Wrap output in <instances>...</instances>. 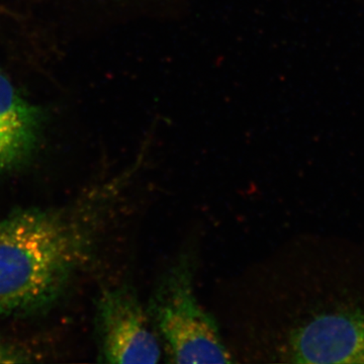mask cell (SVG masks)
Masks as SVG:
<instances>
[{
	"label": "cell",
	"mask_w": 364,
	"mask_h": 364,
	"mask_svg": "<svg viewBox=\"0 0 364 364\" xmlns=\"http://www.w3.org/2000/svg\"><path fill=\"white\" fill-rule=\"evenodd\" d=\"M248 282L235 314L234 359L364 364V239H299Z\"/></svg>",
	"instance_id": "obj_1"
},
{
	"label": "cell",
	"mask_w": 364,
	"mask_h": 364,
	"mask_svg": "<svg viewBox=\"0 0 364 364\" xmlns=\"http://www.w3.org/2000/svg\"><path fill=\"white\" fill-rule=\"evenodd\" d=\"M122 181L72 207L30 208L0 219V316L37 312L63 294L87 259Z\"/></svg>",
	"instance_id": "obj_2"
},
{
	"label": "cell",
	"mask_w": 364,
	"mask_h": 364,
	"mask_svg": "<svg viewBox=\"0 0 364 364\" xmlns=\"http://www.w3.org/2000/svg\"><path fill=\"white\" fill-rule=\"evenodd\" d=\"M195 251L184 250L157 277L148 315L171 363H234L219 322L196 296Z\"/></svg>",
	"instance_id": "obj_3"
},
{
	"label": "cell",
	"mask_w": 364,
	"mask_h": 364,
	"mask_svg": "<svg viewBox=\"0 0 364 364\" xmlns=\"http://www.w3.org/2000/svg\"><path fill=\"white\" fill-rule=\"evenodd\" d=\"M98 347L107 363H159L160 340L138 294L130 284L109 287L97 306Z\"/></svg>",
	"instance_id": "obj_4"
},
{
	"label": "cell",
	"mask_w": 364,
	"mask_h": 364,
	"mask_svg": "<svg viewBox=\"0 0 364 364\" xmlns=\"http://www.w3.org/2000/svg\"><path fill=\"white\" fill-rule=\"evenodd\" d=\"M45 124V112L0 71V173L20 166L38 144Z\"/></svg>",
	"instance_id": "obj_5"
},
{
	"label": "cell",
	"mask_w": 364,
	"mask_h": 364,
	"mask_svg": "<svg viewBox=\"0 0 364 364\" xmlns=\"http://www.w3.org/2000/svg\"><path fill=\"white\" fill-rule=\"evenodd\" d=\"M32 361L30 352L0 334V363H26Z\"/></svg>",
	"instance_id": "obj_6"
}]
</instances>
